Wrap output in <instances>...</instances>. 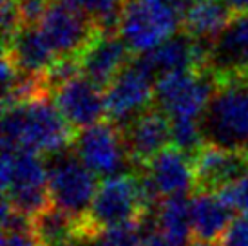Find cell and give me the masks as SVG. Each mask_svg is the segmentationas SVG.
Instances as JSON below:
<instances>
[{"label": "cell", "mask_w": 248, "mask_h": 246, "mask_svg": "<svg viewBox=\"0 0 248 246\" xmlns=\"http://www.w3.org/2000/svg\"><path fill=\"white\" fill-rule=\"evenodd\" d=\"M158 190L143 169L136 174L127 172L104 179L87 215L78 223L76 243L94 241L107 228L147 217L152 208L158 206Z\"/></svg>", "instance_id": "6da1fadb"}, {"label": "cell", "mask_w": 248, "mask_h": 246, "mask_svg": "<svg viewBox=\"0 0 248 246\" xmlns=\"http://www.w3.org/2000/svg\"><path fill=\"white\" fill-rule=\"evenodd\" d=\"M76 130L49 94L9 105L2 116V149L55 156L73 147Z\"/></svg>", "instance_id": "7a4b0ae2"}, {"label": "cell", "mask_w": 248, "mask_h": 246, "mask_svg": "<svg viewBox=\"0 0 248 246\" xmlns=\"http://www.w3.org/2000/svg\"><path fill=\"white\" fill-rule=\"evenodd\" d=\"M2 192L4 201L26 217L44 212L53 205L47 161L36 152L2 149Z\"/></svg>", "instance_id": "3957f363"}, {"label": "cell", "mask_w": 248, "mask_h": 246, "mask_svg": "<svg viewBox=\"0 0 248 246\" xmlns=\"http://www.w3.org/2000/svg\"><path fill=\"white\" fill-rule=\"evenodd\" d=\"M216 82V92L201 120L205 143L225 149H247L248 78H225Z\"/></svg>", "instance_id": "277c9868"}, {"label": "cell", "mask_w": 248, "mask_h": 246, "mask_svg": "<svg viewBox=\"0 0 248 246\" xmlns=\"http://www.w3.org/2000/svg\"><path fill=\"white\" fill-rule=\"evenodd\" d=\"M217 82L210 71H178L156 78L154 105L170 122L203 120Z\"/></svg>", "instance_id": "5b68a950"}, {"label": "cell", "mask_w": 248, "mask_h": 246, "mask_svg": "<svg viewBox=\"0 0 248 246\" xmlns=\"http://www.w3.org/2000/svg\"><path fill=\"white\" fill-rule=\"evenodd\" d=\"M183 15L151 0H127L118 34L132 55H145L178 33Z\"/></svg>", "instance_id": "8992f818"}, {"label": "cell", "mask_w": 248, "mask_h": 246, "mask_svg": "<svg viewBox=\"0 0 248 246\" xmlns=\"http://www.w3.org/2000/svg\"><path fill=\"white\" fill-rule=\"evenodd\" d=\"M47 176L53 206L78 221L85 217L100 186L96 183V174L80 161L75 151L67 149L60 154L49 156Z\"/></svg>", "instance_id": "52a82bcc"}, {"label": "cell", "mask_w": 248, "mask_h": 246, "mask_svg": "<svg viewBox=\"0 0 248 246\" xmlns=\"http://www.w3.org/2000/svg\"><path fill=\"white\" fill-rule=\"evenodd\" d=\"M156 75L134 56L131 63L112 80L105 89V116L116 127L127 123L154 105L156 96Z\"/></svg>", "instance_id": "ba28073f"}, {"label": "cell", "mask_w": 248, "mask_h": 246, "mask_svg": "<svg viewBox=\"0 0 248 246\" xmlns=\"http://www.w3.org/2000/svg\"><path fill=\"white\" fill-rule=\"evenodd\" d=\"M73 151L96 176L114 178L120 174H127L125 169L132 165L122 129L110 122H100L93 127L78 130Z\"/></svg>", "instance_id": "9c48e42d"}, {"label": "cell", "mask_w": 248, "mask_h": 246, "mask_svg": "<svg viewBox=\"0 0 248 246\" xmlns=\"http://www.w3.org/2000/svg\"><path fill=\"white\" fill-rule=\"evenodd\" d=\"M38 28L58 60L76 58L100 33L89 16L62 2L51 4Z\"/></svg>", "instance_id": "30bf717a"}, {"label": "cell", "mask_w": 248, "mask_h": 246, "mask_svg": "<svg viewBox=\"0 0 248 246\" xmlns=\"http://www.w3.org/2000/svg\"><path fill=\"white\" fill-rule=\"evenodd\" d=\"M198 192L217 194L248 176V154L245 149H225L205 143L192 156Z\"/></svg>", "instance_id": "8fae6325"}, {"label": "cell", "mask_w": 248, "mask_h": 246, "mask_svg": "<svg viewBox=\"0 0 248 246\" xmlns=\"http://www.w3.org/2000/svg\"><path fill=\"white\" fill-rule=\"evenodd\" d=\"M122 134L129 159L134 167H138V170L145 169L159 152L169 149V143H172L170 120L156 105L122 127Z\"/></svg>", "instance_id": "7c38bea8"}, {"label": "cell", "mask_w": 248, "mask_h": 246, "mask_svg": "<svg viewBox=\"0 0 248 246\" xmlns=\"http://www.w3.org/2000/svg\"><path fill=\"white\" fill-rule=\"evenodd\" d=\"M53 94L55 105L76 132L96 125L105 116V91L83 75L58 85Z\"/></svg>", "instance_id": "4fadbf2b"}, {"label": "cell", "mask_w": 248, "mask_h": 246, "mask_svg": "<svg viewBox=\"0 0 248 246\" xmlns=\"http://www.w3.org/2000/svg\"><path fill=\"white\" fill-rule=\"evenodd\" d=\"M131 60L132 53L118 33H98L94 40L78 55L80 73L104 91Z\"/></svg>", "instance_id": "5bb4252c"}, {"label": "cell", "mask_w": 248, "mask_h": 246, "mask_svg": "<svg viewBox=\"0 0 248 246\" xmlns=\"http://www.w3.org/2000/svg\"><path fill=\"white\" fill-rule=\"evenodd\" d=\"M208 71L216 80L248 78V13L234 15L227 29L212 42Z\"/></svg>", "instance_id": "9a60e30c"}, {"label": "cell", "mask_w": 248, "mask_h": 246, "mask_svg": "<svg viewBox=\"0 0 248 246\" xmlns=\"http://www.w3.org/2000/svg\"><path fill=\"white\" fill-rule=\"evenodd\" d=\"M4 55L24 78H46L58 62L38 26H22L4 44Z\"/></svg>", "instance_id": "2e32d148"}, {"label": "cell", "mask_w": 248, "mask_h": 246, "mask_svg": "<svg viewBox=\"0 0 248 246\" xmlns=\"http://www.w3.org/2000/svg\"><path fill=\"white\" fill-rule=\"evenodd\" d=\"M188 157L176 147H169L143 169L161 199L186 196L196 188L192 159Z\"/></svg>", "instance_id": "e0dca14e"}, {"label": "cell", "mask_w": 248, "mask_h": 246, "mask_svg": "<svg viewBox=\"0 0 248 246\" xmlns=\"http://www.w3.org/2000/svg\"><path fill=\"white\" fill-rule=\"evenodd\" d=\"M234 15L227 0H194L183 16L181 31L194 40L212 44L227 29Z\"/></svg>", "instance_id": "ac0fdd59"}, {"label": "cell", "mask_w": 248, "mask_h": 246, "mask_svg": "<svg viewBox=\"0 0 248 246\" xmlns=\"http://www.w3.org/2000/svg\"><path fill=\"white\" fill-rule=\"evenodd\" d=\"M190 219L194 239L214 241L223 237V233L234 221V215L232 208L219 194L198 192L190 199Z\"/></svg>", "instance_id": "d6986e66"}, {"label": "cell", "mask_w": 248, "mask_h": 246, "mask_svg": "<svg viewBox=\"0 0 248 246\" xmlns=\"http://www.w3.org/2000/svg\"><path fill=\"white\" fill-rule=\"evenodd\" d=\"M78 219L49 206L31 219V233L40 246H71L78 237Z\"/></svg>", "instance_id": "ffe728a7"}, {"label": "cell", "mask_w": 248, "mask_h": 246, "mask_svg": "<svg viewBox=\"0 0 248 246\" xmlns=\"http://www.w3.org/2000/svg\"><path fill=\"white\" fill-rule=\"evenodd\" d=\"M156 226L158 232L169 235L178 243H185L192 235V219H190V201L186 196L161 199L156 206Z\"/></svg>", "instance_id": "44dd1931"}, {"label": "cell", "mask_w": 248, "mask_h": 246, "mask_svg": "<svg viewBox=\"0 0 248 246\" xmlns=\"http://www.w3.org/2000/svg\"><path fill=\"white\" fill-rule=\"evenodd\" d=\"M75 7L94 22L100 33H118L120 18L127 0H58Z\"/></svg>", "instance_id": "7402d4cb"}, {"label": "cell", "mask_w": 248, "mask_h": 246, "mask_svg": "<svg viewBox=\"0 0 248 246\" xmlns=\"http://www.w3.org/2000/svg\"><path fill=\"white\" fill-rule=\"evenodd\" d=\"M172 147L192 157L205 145V136L200 120H174L170 122Z\"/></svg>", "instance_id": "603a6c76"}, {"label": "cell", "mask_w": 248, "mask_h": 246, "mask_svg": "<svg viewBox=\"0 0 248 246\" xmlns=\"http://www.w3.org/2000/svg\"><path fill=\"white\" fill-rule=\"evenodd\" d=\"M53 0H16V11L22 26H38Z\"/></svg>", "instance_id": "cb8c5ba5"}, {"label": "cell", "mask_w": 248, "mask_h": 246, "mask_svg": "<svg viewBox=\"0 0 248 246\" xmlns=\"http://www.w3.org/2000/svg\"><path fill=\"white\" fill-rule=\"evenodd\" d=\"M219 196L225 199L232 210H239L241 214H248V176L239 179L237 183L227 186L219 192Z\"/></svg>", "instance_id": "d4e9b609"}, {"label": "cell", "mask_w": 248, "mask_h": 246, "mask_svg": "<svg viewBox=\"0 0 248 246\" xmlns=\"http://www.w3.org/2000/svg\"><path fill=\"white\" fill-rule=\"evenodd\" d=\"M221 246H248V214H241L234 217L223 233Z\"/></svg>", "instance_id": "484cf974"}, {"label": "cell", "mask_w": 248, "mask_h": 246, "mask_svg": "<svg viewBox=\"0 0 248 246\" xmlns=\"http://www.w3.org/2000/svg\"><path fill=\"white\" fill-rule=\"evenodd\" d=\"M2 246H40L31 232H9L4 233Z\"/></svg>", "instance_id": "4316f807"}, {"label": "cell", "mask_w": 248, "mask_h": 246, "mask_svg": "<svg viewBox=\"0 0 248 246\" xmlns=\"http://www.w3.org/2000/svg\"><path fill=\"white\" fill-rule=\"evenodd\" d=\"M141 246H183V245L178 243V241L170 239V237L165 235V233L154 232V233H151V235H147V237H145L143 243H141Z\"/></svg>", "instance_id": "83f0119b"}, {"label": "cell", "mask_w": 248, "mask_h": 246, "mask_svg": "<svg viewBox=\"0 0 248 246\" xmlns=\"http://www.w3.org/2000/svg\"><path fill=\"white\" fill-rule=\"evenodd\" d=\"M151 2H156V4H163V6H170V7H174L176 11H179V13L185 16L186 9L190 7V4H192L194 0H151Z\"/></svg>", "instance_id": "f1b7e54d"}, {"label": "cell", "mask_w": 248, "mask_h": 246, "mask_svg": "<svg viewBox=\"0 0 248 246\" xmlns=\"http://www.w3.org/2000/svg\"><path fill=\"white\" fill-rule=\"evenodd\" d=\"M227 2L235 15L248 13V0H227Z\"/></svg>", "instance_id": "f546056e"}, {"label": "cell", "mask_w": 248, "mask_h": 246, "mask_svg": "<svg viewBox=\"0 0 248 246\" xmlns=\"http://www.w3.org/2000/svg\"><path fill=\"white\" fill-rule=\"evenodd\" d=\"M186 246H219V245H216L214 241H203V239H190L188 241V245Z\"/></svg>", "instance_id": "4dcf8cb0"}, {"label": "cell", "mask_w": 248, "mask_h": 246, "mask_svg": "<svg viewBox=\"0 0 248 246\" xmlns=\"http://www.w3.org/2000/svg\"><path fill=\"white\" fill-rule=\"evenodd\" d=\"M76 246H104L98 239L94 241H82V243H76Z\"/></svg>", "instance_id": "1f68e13d"}, {"label": "cell", "mask_w": 248, "mask_h": 246, "mask_svg": "<svg viewBox=\"0 0 248 246\" xmlns=\"http://www.w3.org/2000/svg\"><path fill=\"white\" fill-rule=\"evenodd\" d=\"M245 151H247V154H248V145H247V149H245Z\"/></svg>", "instance_id": "d6a6232c"}]
</instances>
